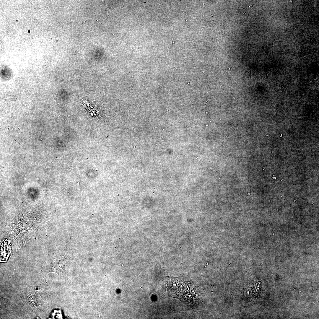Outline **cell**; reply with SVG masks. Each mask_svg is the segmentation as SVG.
Instances as JSON below:
<instances>
[{
    "instance_id": "1",
    "label": "cell",
    "mask_w": 319,
    "mask_h": 319,
    "mask_svg": "<svg viewBox=\"0 0 319 319\" xmlns=\"http://www.w3.org/2000/svg\"><path fill=\"white\" fill-rule=\"evenodd\" d=\"M167 284L170 296L179 299L192 307L198 301L196 288L189 281L178 278H170Z\"/></svg>"
}]
</instances>
